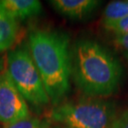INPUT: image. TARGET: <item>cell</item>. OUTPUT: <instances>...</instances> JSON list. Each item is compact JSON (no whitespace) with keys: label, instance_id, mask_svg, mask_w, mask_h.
<instances>
[{"label":"cell","instance_id":"6","mask_svg":"<svg viewBox=\"0 0 128 128\" xmlns=\"http://www.w3.org/2000/svg\"><path fill=\"white\" fill-rule=\"evenodd\" d=\"M51 6L59 14L72 19H82L93 12L100 4L96 0H52Z\"/></svg>","mask_w":128,"mask_h":128},{"label":"cell","instance_id":"16","mask_svg":"<svg viewBox=\"0 0 128 128\" xmlns=\"http://www.w3.org/2000/svg\"><path fill=\"white\" fill-rule=\"evenodd\" d=\"M64 128H66V127H64Z\"/></svg>","mask_w":128,"mask_h":128},{"label":"cell","instance_id":"5","mask_svg":"<svg viewBox=\"0 0 128 128\" xmlns=\"http://www.w3.org/2000/svg\"><path fill=\"white\" fill-rule=\"evenodd\" d=\"M28 117L27 102L15 87L6 69L0 75V122L6 125Z\"/></svg>","mask_w":128,"mask_h":128},{"label":"cell","instance_id":"13","mask_svg":"<svg viewBox=\"0 0 128 128\" xmlns=\"http://www.w3.org/2000/svg\"><path fill=\"white\" fill-rule=\"evenodd\" d=\"M114 42L118 46L128 51V36H117Z\"/></svg>","mask_w":128,"mask_h":128},{"label":"cell","instance_id":"3","mask_svg":"<svg viewBox=\"0 0 128 128\" xmlns=\"http://www.w3.org/2000/svg\"><path fill=\"white\" fill-rule=\"evenodd\" d=\"M48 116L51 120L66 128H112L118 118L113 102L95 97L58 104Z\"/></svg>","mask_w":128,"mask_h":128},{"label":"cell","instance_id":"9","mask_svg":"<svg viewBox=\"0 0 128 128\" xmlns=\"http://www.w3.org/2000/svg\"><path fill=\"white\" fill-rule=\"evenodd\" d=\"M128 16V0H118L110 2L105 7L102 16V24L112 23Z\"/></svg>","mask_w":128,"mask_h":128},{"label":"cell","instance_id":"2","mask_svg":"<svg viewBox=\"0 0 128 128\" xmlns=\"http://www.w3.org/2000/svg\"><path fill=\"white\" fill-rule=\"evenodd\" d=\"M71 75L77 87L88 97H108L118 90L122 68L105 48L87 39L71 50Z\"/></svg>","mask_w":128,"mask_h":128},{"label":"cell","instance_id":"14","mask_svg":"<svg viewBox=\"0 0 128 128\" xmlns=\"http://www.w3.org/2000/svg\"><path fill=\"white\" fill-rule=\"evenodd\" d=\"M7 69V54L0 53V75Z\"/></svg>","mask_w":128,"mask_h":128},{"label":"cell","instance_id":"7","mask_svg":"<svg viewBox=\"0 0 128 128\" xmlns=\"http://www.w3.org/2000/svg\"><path fill=\"white\" fill-rule=\"evenodd\" d=\"M20 33L18 21L0 5V53L12 48Z\"/></svg>","mask_w":128,"mask_h":128},{"label":"cell","instance_id":"4","mask_svg":"<svg viewBox=\"0 0 128 128\" xmlns=\"http://www.w3.org/2000/svg\"><path fill=\"white\" fill-rule=\"evenodd\" d=\"M7 72L26 102L38 107L50 102L41 75L27 48H18L9 51Z\"/></svg>","mask_w":128,"mask_h":128},{"label":"cell","instance_id":"15","mask_svg":"<svg viewBox=\"0 0 128 128\" xmlns=\"http://www.w3.org/2000/svg\"><path fill=\"white\" fill-rule=\"evenodd\" d=\"M126 58H127V60H128V53L126 54Z\"/></svg>","mask_w":128,"mask_h":128},{"label":"cell","instance_id":"1","mask_svg":"<svg viewBox=\"0 0 128 128\" xmlns=\"http://www.w3.org/2000/svg\"><path fill=\"white\" fill-rule=\"evenodd\" d=\"M69 44V36L64 32L37 30L28 35V50L53 104H58L70 89Z\"/></svg>","mask_w":128,"mask_h":128},{"label":"cell","instance_id":"8","mask_svg":"<svg viewBox=\"0 0 128 128\" xmlns=\"http://www.w3.org/2000/svg\"><path fill=\"white\" fill-rule=\"evenodd\" d=\"M0 5L17 21L36 16L42 12L41 2L37 0H0Z\"/></svg>","mask_w":128,"mask_h":128},{"label":"cell","instance_id":"10","mask_svg":"<svg viewBox=\"0 0 128 128\" xmlns=\"http://www.w3.org/2000/svg\"><path fill=\"white\" fill-rule=\"evenodd\" d=\"M4 128H50V124L45 120L28 117L15 122L6 124Z\"/></svg>","mask_w":128,"mask_h":128},{"label":"cell","instance_id":"11","mask_svg":"<svg viewBox=\"0 0 128 128\" xmlns=\"http://www.w3.org/2000/svg\"><path fill=\"white\" fill-rule=\"evenodd\" d=\"M104 27L117 36H128V16L116 22L104 24Z\"/></svg>","mask_w":128,"mask_h":128},{"label":"cell","instance_id":"12","mask_svg":"<svg viewBox=\"0 0 128 128\" xmlns=\"http://www.w3.org/2000/svg\"><path fill=\"white\" fill-rule=\"evenodd\" d=\"M112 128H128V111L118 116Z\"/></svg>","mask_w":128,"mask_h":128}]
</instances>
